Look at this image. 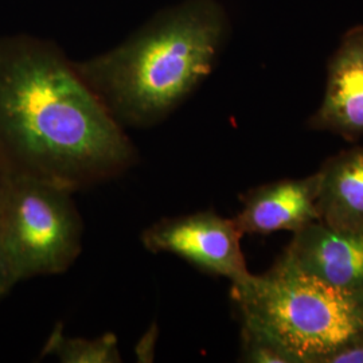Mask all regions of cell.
Wrapping results in <instances>:
<instances>
[{"label": "cell", "mask_w": 363, "mask_h": 363, "mask_svg": "<svg viewBox=\"0 0 363 363\" xmlns=\"http://www.w3.org/2000/svg\"><path fill=\"white\" fill-rule=\"evenodd\" d=\"M10 178H11V174L9 172V169L6 167L4 162H3L1 157H0V196L3 194V191H4L6 186H7V183L10 181Z\"/></svg>", "instance_id": "14"}, {"label": "cell", "mask_w": 363, "mask_h": 363, "mask_svg": "<svg viewBox=\"0 0 363 363\" xmlns=\"http://www.w3.org/2000/svg\"><path fill=\"white\" fill-rule=\"evenodd\" d=\"M242 235L233 218L208 210L159 220L144 230L142 241L150 252L175 255L234 283L250 273L241 247Z\"/></svg>", "instance_id": "5"}, {"label": "cell", "mask_w": 363, "mask_h": 363, "mask_svg": "<svg viewBox=\"0 0 363 363\" xmlns=\"http://www.w3.org/2000/svg\"><path fill=\"white\" fill-rule=\"evenodd\" d=\"M0 157L11 177L70 191L123 174L136 151L100 97L57 57L0 43Z\"/></svg>", "instance_id": "1"}, {"label": "cell", "mask_w": 363, "mask_h": 363, "mask_svg": "<svg viewBox=\"0 0 363 363\" xmlns=\"http://www.w3.org/2000/svg\"><path fill=\"white\" fill-rule=\"evenodd\" d=\"M281 257L328 286L363 295V229L337 230L315 220L294 233Z\"/></svg>", "instance_id": "6"}, {"label": "cell", "mask_w": 363, "mask_h": 363, "mask_svg": "<svg viewBox=\"0 0 363 363\" xmlns=\"http://www.w3.org/2000/svg\"><path fill=\"white\" fill-rule=\"evenodd\" d=\"M42 355H52L65 363L121 362L116 335L105 334L96 339L69 337L62 325H57L43 347Z\"/></svg>", "instance_id": "10"}, {"label": "cell", "mask_w": 363, "mask_h": 363, "mask_svg": "<svg viewBox=\"0 0 363 363\" xmlns=\"http://www.w3.org/2000/svg\"><path fill=\"white\" fill-rule=\"evenodd\" d=\"M230 294L242 325L295 363H327L363 337V295L328 286L281 256L267 272L232 283Z\"/></svg>", "instance_id": "3"}, {"label": "cell", "mask_w": 363, "mask_h": 363, "mask_svg": "<svg viewBox=\"0 0 363 363\" xmlns=\"http://www.w3.org/2000/svg\"><path fill=\"white\" fill-rule=\"evenodd\" d=\"M73 191L30 177H11L0 196V234L19 281L58 274L77 259L82 220Z\"/></svg>", "instance_id": "4"}, {"label": "cell", "mask_w": 363, "mask_h": 363, "mask_svg": "<svg viewBox=\"0 0 363 363\" xmlns=\"http://www.w3.org/2000/svg\"><path fill=\"white\" fill-rule=\"evenodd\" d=\"M327 363H363V337L337 351Z\"/></svg>", "instance_id": "13"}, {"label": "cell", "mask_w": 363, "mask_h": 363, "mask_svg": "<svg viewBox=\"0 0 363 363\" xmlns=\"http://www.w3.org/2000/svg\"><path fill=\"white\" fill-rule=\"evenodd\" d=\"M318 191L319 172L255 187L241 198L242 208L234 222L242 234L296 233L319 220Z\"/></svg>", "instance_id": "8"}, {"label": "cell", "mask_w": 363, "mask_h": 363, "mask_svg": "<svg viewBox=\"0 0 363 363\" xmlns=\"http://www.w3.org/2000/svg\"><path fill=\"white\" fill-rule=\"evenodd\" d=\"M19 283V277L13 268V261L3 242L0 234V298L6 296L15 284Z\"/></svg>", "instance_id": "12"}, {"label": "cell", "mask_w": 363, "mask_h": 363, "mask_svg": "<svg viewBox=\"0 0 363 363\" xmlns=\"http://www.w3.org/2000/svg\"><path fill=\"white\" fill-rule=\"evenodd\" d=\"M211 4H195L84 67L108 111L132 124L164 116L208 76L222 37Z\"/></svg>", "instance_id": "2"}, {"label": "cell", "mask_w": 363, "mask_h": 363, "mask_svg": "<svg viewBox=\"0 0 363 363\" xmlns=\"http://www.w3.org/2000/svg\"><path fill=\"white\" fill-rule=\"evenodd\" d=\"M310 127L349 140L363 136V26L350 30L333 55L325 99Z\"/></svg>", "instance_id": "7"}, {"label": "cell", "mask_w": 363, "mask_h": 363, "mask_svg": "<svg viewBox=\"0 0 363 363\" xmlns=\"http://www.w3.org/2000/svg\"><path fill=\"white\" fill-rule=\"evenodd\" d=\"M319 172V220L337 230L363 229V147L330 157Z\"/></svg>", "instance_id": "9"}, {"label": "cell", "mask_w": 363, "mask_h": 363, "mask_svg": "<svg viewBox=\"0 0 363 363\" xmlns=\"http://www.w3.org/2000/svg\"><path fill=\"white\" fill-rule=\"evenodd\" d=\"M241 358L250 363H295L279 345L244 325L241 328Z\"/></svg>", "instance_id": "11"}]
</instances>
